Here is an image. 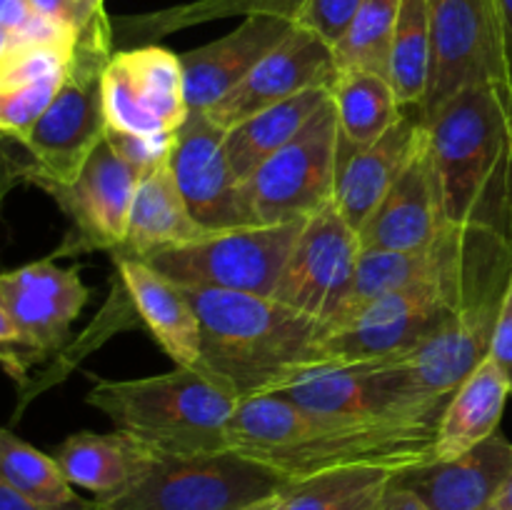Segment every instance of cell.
Here are the masks:
<instances>
[{
    "label": "cell",
    "mask_w": 512,
    "mask_h": 510,
    "mask_svg": "<svg viewBox=\"0 0 512 510\" xmlns=\"http://www.w3.org/2000/svg\"><path fill=\"white\" fill-rule=\"evenodd\" d=\"M438 423L325 418L283 395L240 400L230 420V450L278 475L285 485L328 470L383 465L405 473L435 460Z\"/></svg>",
    "instance_id": "cell-1"
},
{
    "label": "cell",
    "mask_w": 512,
    "mask_h": 510,
    "mask_svg": "<svg viewBox=\"0 0 512 510\" xmlns=\"http://www.w3.org/2000/svg\"><path fill=\"white\" fill-rule=\"evenodd\" d=\"M423 123L448 225L512 240V85H470Z\"/></svg>",
    "instance_id": "cell-2"
},
{
    "label": "cell",
    "mask_w": 512,
    "mask_h": 510,
    "mask_svg": "<svg viewBox=\"0 0 512 510\" xmlns=\"http://www.w3.org/2000/svg\"><path fill=\"white\" fill-rule=\"evenodd\" d=\"M200 320L203 363L240 400L278 393L305 368L328 363L330 323L305 315L273 295L185 288Z\"/></svg>",
    "instance_id": "cell-3"
},
{
    "label": "cell",
    "mask_w": 512,
    "mask_h": 510,
    "mask_svg": "<svg viewBox=\"0 0 512 510\" xmlns=\"http://www.w3.org/2000/svg\"><path fill=\"white\" fill-rule=\"evenodd\" d=\"M85 403L153 453L195 458L228 453L230 420L240 398L213 370L175 365L170 373L148 378H95Z\"/></svg>",
    "instance_id": "cell-4"
},
{
    "label": "cell",
    "mask_w": 512,
    "mask_h": 510,
    "mask_svg": "<svg viewBox=\"0 0 512 510\" xmlns=\"http://www.w3.org/2000/svg\"><path fill=\"white\" fill-rule=\"evenodd\" d=\"M500 240L503 235L490 230L463 228L458 248L438 273L383 295L330 325L323 343L325 360L395 358L418 348L453 315Z\"/></svg>",
    "instance_id": "cell-5"
},
{
    "label": "cell",
    "mask_w": 512,
    "mask_h": 510,
    "mask_svg": "<svg viewBox=\"0 0 512 510\" xmlns=\"http://www.w3.org/2000/svg\"><path fill=\"white\" fill-rule=\"evenodd\" d=\"M113 20L100 18L80 33L73 63L43 118L20 140L33 158L18 175L28 183H73L108 135L103 110V70L113 43Z\"/></svg>",
    "instance_id": "cell-6"
},
{
    "label": "cell",
    "mask_w": 512,
    "mask_h": 510,
    "mask_svg": "<svg viewBox=\"0 0 512 510\" xmlns=\"http://www.w3.org/2000/svg\"><path fill=\"white\" fill-rule=\"evenodd\" d=\"M305 220L220 230L140 260L183 288L273 295Z\"/></svg>",
    "instance_id": "cell-7"
},
{
    "label": "cell",
    "mask_w": 512,
    "mask_h": 510,
    "mask_svg": "<svg viewBox=\"0 0 512 510\" xmlns=\"http://www.w3.org/2000/svg\"><path fill=\"white\" fill-rule=\"evenodd\" d=\"M90 290L78 268H60L53 258L35 260L0 275V343L3 365L13 378L60 350L88 303Z\"/></svg>",
    "instance_id": "cell-8"
},
{
    "label": "cell",
    "mask_w": 512,
    "mask_h": 510,
    "mask_svg": "<svg viewBox=\"0 0 512 510\" xmlns=\"http://www.w3.org/2000/svg\"><path fill=\"white\" fill-rule=\"evenodd\" d=\"M340 133L333 98L288 145L270 155L243 183V200L255 225L305 220L335 203Z\"/></svg>",
    "instance_id": "cell-9"
},
{
    "label": "cell",
    "mask_w": 512,
    "mask_h": 510,
    "mask_svg": "<svg viewBox=\"0 0 512 510\" xmlns=\"http://www.w3.org/2000/svg\"><path fill=\"white\" fill-rule=\"evenodd\" d=\"M285 483L263 465L233 453L158 455L153 468L120 498L98 510H238L283 490Z\"/></svg>",
    "instance_id": "cell-10"
},
{
    "label": "cell",
    "mask_w": 512,
    "mask_h": 510,
    "mask_svg": "<svg viewBox=\"0 0 512 510\" xmlns=\"http://www.w3.org/2000/svg\"><path fill=\"white\" fill-rule=\"evenodd\" d=\"M430 40V85L420 120L470 85H512L508 40L495 0H430Z\"/></svg>",
    "instance_id": "cell-11"
},
{
    "label": "cell",
    "mask_w": 512,
    "mask_h": 510,
    "mask_svg": "<svg viewBox=\"0 0 512 510\" xmlns=\"http://www.w3.org/2000/svg\"><path fill=\"white\" fill-rule=\"evenodd\" d=\"M103 110L113 133L175 138L190 118L180 55L155 43L110 55L103 70Z\"/></svg>",
    "instance_id": "cell-12"
},
{
    "label": "cell",
    "mask_w": 512,
    "mask_h": 510,
    "mask_svg": "<svg viewBox=\"0 0 512 510\" xmlns=\"http://www.w3.org/2000/svg\"><path fill=\"white\" fill-rule=\"evenodd\" d=\"M363 255L360 233L330 203L303 223L273 298L305 315L335 323L353 290Z\"/></svg>",
    "instance_id": "cell-13"
},
{
    "label": "cell",
    "mask_w": 512,
    "mask_h": 510,
    "mask_svg": "<svg viewBox=\"0 0 512 510\" xmlns=\"http://www.w3.org/2000/svg\"><path fill=\"white\" fill-rule=\"evenodd\" d=\"M138 183V173L115 153L108 135L73 183H55V180L35 183L58 203V208L70 220L68 238L55 250V255L90 253V250L115 253L128 235L130 208Z\"/></svg>",
    "instance_id": "cell-14"
},
{
    "label": "cell",
    "mask_w": 512,
    "mask_h": 510,
    "mask_svg": "<svg viewBox=\"0 0 512 510\" xmlns=\"http://www.w3.org/2000/svg\"><path fill=\"white\" fill-rule=\"evenodd\" d=\"M170 173L195 223L210 233L255 225L225 153V130L205 113H190L170 145Z\"/></svg>",
    "instance_id": "cell-15"
},
{
    "label": "cell",
    "mask_w": 512,
    "mask_h": 510,
    "mask_svg": "<svg viewBox=\"0 0 512 510\" xmlns=\"http://www.w3.org/2000/svg\"><path fill=\"white\" fill-rule=\"evenodd\" d=\"M335 75H338V63H335L333 45L325 43L313 30L295 23L293 30L255 65L253 73L205 115L215 125L228 130L240 120L270 105L283 103L303 90L333 85Z\"/></svg>",
    "instance_id": "cell-16"
},
{
    "label": "cell",
    "mask_w": 512,
    "mask_h": 510,
    "mask_svg": "<svg viewBox=\"0 0 512 510\" xmlns=\"http://www.w3.org/2000/svg\"><path fill=\"white\" fill-rule=\"evenodd\" d=\"M450 228L425 133L410 163L360 228V243L363 250H420L438 243Z\"/></svg>",
    "instance_id": "cell-17"
},
{
    "label": "cell",
    "mask_w": 512,
    "mask_h": 510,
    "mask_svg": "<svg viewBox=\"0 0 512 510\" xmlns=\"http://www.w3.org/2000/svg\"><path fill=\"white\" fill-rule=\"evenodd\" d=\"M293 25V20L275 15H248L223 38L180 53L190 113H208L230 90L238 88Z\"/></svg>",
    "instance_id": "cell-18"
},
{
    "label": "cell",
    "mask_w": 512,
    "mask_h": 510,
    "mask_svg": "<svg viewBox=\"0 0 512 510\" xmlns=\"http://www.w3.org/2000/svg\"><path fill=\"white\" fill-rule=\"evenodd\" d=\"M510 473L512 443L498 430L458 458L415 465L395 480L430 510H485L495 503Z\"/></svg>",
    "instance_id": "cell-19"
},
{
    "label": "cell",
    "mask_w": 512,
    "mask_h": 510,
    "mask_svg": "<svg viewBox=\"0 0 512 510\" xmlns=\"http://www.w3.org/2000/svg\"><path fill=\"white\" fill-rule=\"evenodd\" d=\"M125 295L155 343L183 368H205L203 333L188 290L133 255H113Z\"/></svg>",
    "instance_id": "cell-20"
},
{
    "label": "cell",
    "mask_w": 512,
    "mask_h": 510,
    "mask_svg": "<svg viewBox=\"0 0 512 510\" xmlns=\"http://www.w3.org/2000/svg\"><path fill=\"white\" fill-rule=\"evenodd\" d=\"M423 135V120L415 113H405L375 143L355 150L343 160L338 170L335 205L358 233L410 163Z\"/></svg>",
    "instance_id": "cell-21"
},
{
    "label": "cell",
    "mask_w": 512,
    "mask_h": 510,
    "mask_svg": "<svg viewBox=\"0 0 512 510\" xmlns=\"http://www.w3.org/2000/svg\"><path fill=\"white\" fill-rule=\"evenodd\" d=\"M53 455L65 478L78 488L90 490L98 503H108L128 493L158 460V453L123 430H80L68 435Z\"/></svg>",
    "instance_id": "cell-22"
},
{
    "label": "cell",
    "mask_w": 512,
    "mask_h": 510,
    "mask_svg": "<svg viewBox=\"0 0 512 510\" xmlns=\"http://www.w3.org/2000/svg\"><path fill=\"white\" fill-rule=\"evenodd\" d=\"M205 235H210V230L195 223L188 203L170 173V163L165 160L163 165L140 178L133 208H130L125 243L110 255L148 258L160 250L195 243Z\"/></svg>",
    "instance_id": "cell-23"
},
{
    "label": "cell",
    "mask_w": 512,
    "mask_h": 510,
    "mask_svg": "<svg viewBox=\"0 0 512 510\" xmlns=\"http://www.w3.org/2000/svg\"><path fill=\"white\" fill-rule=\"evenodd\" d=\"M508 398H512L508 378L488 355L450 395L438 420L435 460L458 458L498 433Z\"/></svg>",
    "instance_id": "cell-24"
},
{
    "label": "cell",
    "mask_w": 512,
    "mask_h": 510,
    "mask_svg": "<svg viewBox=\"0 0 512 510\" xmlns=\"http://www.w3.org/2000/svg\"><path fill=\"white\" fill-rule=\"evenodd\" d=\"M328 100L330 85H318L225 130V153L235 178L245 183L270 155L288 145Z\"/></svg>",
    "instance_id": "cell-25"
},
{
    "label": "cell",
    "mask_w": 512,
    "mask_h": 510,
    "mask_svg": "<svg viewBox=\"0 0 512 510\" xmlns=\"http://www.w3.org/2000/svg\"><path fill=\"white\" fill-rule=\"evenodd\" d=\"M340 133V165L355 150L375 143L405 115L393 85L370 70H338L330 85Z\"/></svg>",
    "instance_id": "cell-26"
},
{
    "label": "cell",
    "mask_w": 512,
    "mask_h": 510,
    "mask_svg": "<svg viewBox=\"0 0 512 510\" xmlns=\"http://www.w3.org/2000/svg\"><path fill=\"white\" fill-rule=\"evenodd\" d=\"M460 233H463V228H450L438 243L420 250H363L358 270H355L353 290H350L348 303H345V310L338 320L365 308L383 295L403 290L438 273L458 248Z\"/></svg>",
    "instance_id": "cell-27"
},
{
    "label": "cell",
    "mask_w": 512,
    "mask_h": 510,
    "mask_svg": "<svg viewBox=\"0 0 512 510\" xmlns=\"http://www.w3.org/2000/svg\"><path fill=\"white\" fill-rule=\"evenodd\" d=\"M303 5L305 0H190V3L170 5V8L150 10V13L123 15L113 20V35L120 43L148 45L178 30L210 23V20L235 18V15H243V18L275 15V18L295 23Z\"/></svg>",
    "instance_id": "cell-28"
},
{
    "label": "cell",
    "mask_w": 512,
    "mask_h": 510,
    "mask_svg": "<svg viewBox=\"0 0 512 510\" xmlns=\"http://www.w3.org/2000/svg\"><path fill=\"white\" fill-rule=\"evenodd\" d=\"M400 470L355 465L285 485L288 510H375Z\"/></svg>",
    "instance_id": "cell-29"
},
{
    "label": "cell",
    "mask_w": 512,
    "mask_h": 510,
    "mask_svg": "<svg viewBox=\"0 0 512 510\" xmlns=\"http://www.w3.org/2000/svg\"><path fill=\"white\" fill-rule=\"evenodd\" d=\"M430 0H403L390 48L388 80L403 110L423 108L430 85Z\"/></svg>",
    "instance_id": "cell-30"
},
{
    "label": "cell",
    "mask_w": 512,
    "mask_h": 510,
    "mask_svg": "<svg viewBox=\"0 0 512 510\" xmlns=\"http://www.w3.org/2000/svg\"><path fill=\"white\" fill-rule=\"evenodd\" d=\"M0 483L45 508H63L80 500L55 455L33 448L8 428L0 433Z\"/></svg>",
    "instance_id": "cell-31"
},
{
    "label": "cell",
    "mask_w": 512,
    "mask_h": 510,
    "mask_svg": "<svg viewBox=\"0 0 512 510\" xmlns=\"http://www.w3.org/2000/svg\"><path fill=\"white\" fill-rule=\"evenodd\" d=\"M400 3L403 0H363L333 48L338 70H370L388 78Z\"/></svg>",
    "instance_id": "cell-32"
},
{
    "label": "cell",
    "mask_w": 512,
    "mask_h": 510,
    "mask_svg": "<svg viewBox=\"0 0 512 510\" xmlns=\"http://www.w3.org/2000/svg\"><path fill=\"white\" fill-rule=\"evenodd\" d=\"M65 75L0 90V130H3L5 138H13L15 143H20L30 133V128L43 118L45 110L55 100Z\"/></svg>",
    "instance_id": "cell-33"
},
{
    "label": "cell",
    "mask_w": 512,
    "mask_h": 510,
    "mask_svg": "<svg viewBox=\"0 0 512 510\" xmlns=\"http://www.w3.org/2000/svg\"><path fill=\"white\" fill-rule=\"evenodd\" d=\"M360 5H363V0H305L295 23L313 30L315 35H320L325 43L335 48Z\"/></svg>",
    "instance_id": "cell-34"
},
{
    "label": "cell",
    "mask_w": 512,
    "mask_h": 510,
    "mask_svg": "<svg viewBox=\"0 0 512 510\" xmlns=\"http://www.w3.org/2000/svg\"><path fill=\"white\" fill-rule=\"evenodd\" d=\"M108 140L115 153L138 173V178L163 165L170 158V145H173V138H135L113 130H108Z\"/></svg>",
    "instance_id": "cell-35"
},
{
    "label": "cell",
    "mask_w": 512,
    "mask_h": 510,
    "mask_svg": "<svg viewBox=\"0 0 512 510\" xmlns=\"http://www.w3.org/2000/svg\"><path fill=\"white\" fill-rule=\"evenodd\" d=\"M33 5V13L43 15V18L58 20V23L68 25V28L83 33L85 28L95 23L100 18H108L105 10L90 8L85 0H30Z\"/></svg>",
    "instance_id": "cell-36"
},
{
    "label": "cell",
    "mask_w": 512,
    "mask_h": 510,
    "mask_svg": "<svg viewBox=\"0 0 512 510\" xmlns=\"http://www.w3.org/2000/svg\"><path fill=\"white\" fill-rule=\"evenodd\" d=\"M490 358L500 365L512 390V275L508 290H505L503 305H500L498 325H495L493 345H490Z\"/></svg>",
    "instance_id": "cell-37"
},
{
    "label": "cell",
    "mask_w": 512,
    "mask_h": 510,
    "mask_svg": "<svg viewBox=\"0 0 512 510\" xmlns=\"http://www.w3.org/2000/svg\"><path fill=\"white\" fill-rule=\"evenodd\" d=\"M30 0H0V35H13L33 18Z\"/></svg>",
    "instance_id": "cell-38"
},
{
    "label": "cell",
    "mask_w": 512,
    "mask_h": 510,
    "mask_svg": "<svg viewBox=\"0 0 512 510\" xmlns=\"http://www.w3.org/2000/svg\"><path fill=\"white\" fill-rule=\"evenodd\" d=\"M0 510H98L95 508V500H75L73 505H63V508H45V505L30 503L28 498H23L20 493H15L10 485L0 483Z\"/></svg>",
    "instance_id": "cell-39"
},
{
    "label": "cell",
    "mask_w": 512,
    "mask_h": 510,
    "mask_svg": "<svg viewBox=\"0 0 512 510\" xmlns=\"http://www.w3.org/2000/svg\"><path fill=\"white\" fill-rule=\"evenodd\" d=\"M375 510H430V508L418 498V495L410 493L408 488H403L398 480H393V485L385 490V495L380 498L378 508Z\"/></svg>",
    "instance_id": "cell-40"
},
{
    "label": "cell",
    "mask_w": 512,
    "mask_h": 510,
    "mask_svg": "<svg viewBox=\"0 0 512 510\" xmlns=\"http://www.w3.org/2000/svg\"><path fill=\"white\" fill-rule=\"evenodd\" d=\"M238 510H288V500H285L283 490H278V493L265 495V498L260 500H253V503L243 505V508Z\"/></svg>",
    "instance_id": "cell-41"
},
{
    "label": "cell",
    "mask_w": 512,
    "mask_h": 510,
    "mask_svg": "<svg viewBox=\"0 0 512 510\" xmlns=\"http://www.w3.org/2000/svg\"><path fill=\"white\" fill-rule=\"evenodd\" d=\"M500 10V20H503L505 40H508V53H510V65H512V0H495Z\"/></svg>",
    "instance_id": "cell-42"
},
{
    "label": "cell",
    "mask_w": 512,
    "mask_h": 510,
    "mask_svg": "<svg viewBox=\"0 0 512 510\" xmlns=\"http://www.w3.org/2000/svg\"><path fill=\"white\" fill-rule=\"evenodd\" d=\"M493 508L495 510H512V473H510V478L505 480V485H503V490L498 493V498H495Z\"/></svg>",
    "instance_id": "cell-43"
},
{
    "label": "cell",
    "mask_w": 512,
    "mask_h": 510,
    "mask_svg": "<svg viewBox=\"0 0 512 510\" xmlns=\"http://www.w3.org/2000/svg\"><path fill=\"white\" fill-rule=\"evenodd\" d=\"M85 3H88L90 8H95V10H105V8H103L105 0H85Z\"/></svg>",
    "instance_id": "cell-44"
},
{
    "label": "cell",
    "mask_w": 512,
    "mask_h": 510,
    "mask_svg": "<svg viewBox=\"0 0 512 510\" xmlns=\"http://www.w3.org/2000/svg\"><path fill=\"white\" fill-rule=\"evenodd\" d=\"M485 510H495V508H493V505H490V508H485Z\"/></svg>",
    "instance_id": "cell-45"
}]
</instances>
